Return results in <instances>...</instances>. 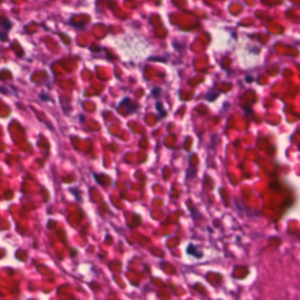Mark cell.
<instances>
[{"label":"cell","instance_id":"6da1fadb","mask_svg":"<svg viewBox=\"0 0 300 300\" xmlns=\"http://www.w3.org/2000/svg\"><path fill=\"white\" fill-rule=\"evenodd\" d=\"M12 23L11 22L10 20L7 17L0 15V28L3 29L0 31V39L1 40L3 39V35H5L6 39L8 38L7 33H8V31L12 29Z\"/></svg>","mask_w":300,"mask_h":300}]
</instances>
